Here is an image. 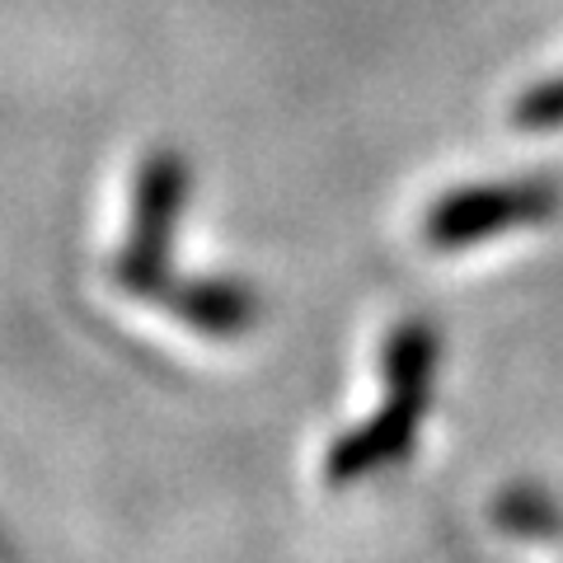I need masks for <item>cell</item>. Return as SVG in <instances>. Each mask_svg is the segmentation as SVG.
Segmentation results:
<instances>
[{"instance_id": "277c9868", "label": "cell", "mask_w": 563, "mask_h": 563, "mask_svg": "<svg viewBox=\"0 0 563 563\" xmlns=\"http://www.w3.org/2000/svg\"><path fill=\"white\" fill-rule=\"evenodd\" d=\"M174 320L188 324L202 339L231 343L244 339L258 320H263V301L244 277H188V282H169L161 291V301Z\"/></svg>"}, {"instance_id": "52a82bcc", "label": "cell", "mask_w": 563, "mask_h": 563, "mask_svg": "<svg viewBox=\"0 0 563 563\" xmlns=\"http://www.w3.org/2000/svg\"><path fill=\"white\" fill-rule=\"evenodd\" d=\"M0 554H10V550H5V540H0Z\"/></svg>"}, {"instance_id": "7a4b0ae2", "label": "cell", "mask_w": 563, "mask_h": 563, "mask_svg": "<svg viewBox=\"0 0 563 563\" xmlns=\"http://www.w3.org/2000/svg\"><path fill=\"white\" fill-rule=\"evenodd\" d=\"M192 198V165L184 151L155 146L136 165L132 184V217L128 240L113 254V282L136 301H161V291L174 282V235H179L184 207Z\"/></svg>"}, {"instance_id": "3957f363", "label": "cell", "mask_w": 563, "mask_h": 563, "mask_svg": "<svg viewBox=\"0 0 563 563\" xmlns=\"http://www.w3.org/2000/svg\"><path fill=\"white\" fill-rule=\"evenodd\" d=\"M563 188L544 174H526V179H493V184H465L442 192L428 217H422V240L432 250H474L484 240L531 231L559 217Z\"/></svg>"}, {"instance_id": "8992f818", "label": "cell", "mask_w": 563, "mask_h": 563, "mask_svg": "<svg viewBox=\"0 0 563 563\" xmlns=\"http://www.w3.org/2000/svg\"><path fill=\"white\" fill-rule=\"evenodd\" d=\"M512 128L521 132H563V70L550 80H536L531 90L512 99Z\"/></svg>"}, {"instance_id": "5b68a950", "label": "cell", "mask_w": 563, "mask_h": 563, "mask_svg": "<svg viewBox=\"0 0 563 563\" xmlns=\"http://www.w3.org/2000/svg\"><path fill=\"white\" fill-rule=\"evenodd\" d=\"M493 521L507 536L526 540H559L563 536V503L544 484H507L493 498Z\"/></svg>"}, {"instance_id": "6da1fadb", "label": "cell", "mask_w": 563, "mask_h": 563, "mask_svg": "<svg viewBox=\"0 0 563 563\" xmlns=\"http://www.w3.org/2000/svg\"><path fill=\"white\" fill-rule=\"evenodd\" d=\"M437 362H442V333L432 320L409 314L390 329L380 347V372H385V404L343 432L324 455V479L333 488H347L380 474L390 465H404L418 446V432L432 409V385H437Z\"/></svg>"}]
</instances>
